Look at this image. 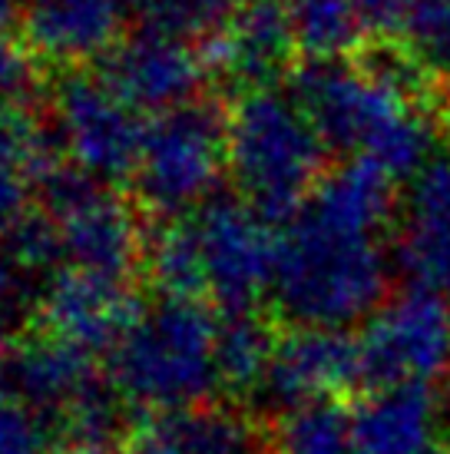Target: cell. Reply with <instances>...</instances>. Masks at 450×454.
Returning <instances> with one entry per match:
<instances>
[{
	"mask_svg": "<svg viewBox=\"0 0 450 454\" xmlns=\"http://www.w3.org/2000/svg\"><path fill=\"white\" fill-rule=\"evenodd\" d=\"M381 232L305 202L278 236L272 299L295 325H351L375 312L388 289Z\"/></svg>",
	"mask_w": 450,
	"mask_h": 454,
	"instance_id": "6da1fadb",
	"label": "cell"
},
{
	"mask_svg": "<svg viewBox=\"0 0 450 454\" xmlns=\"http://www.w3.org/2000/svg\"><path fill=\"white\" fill-rule=\"evenodd\" d=\"M215 332L219 322L209 302L159 292L150 305H139L106 352V375L126 404L152 411L209 402V395L222 388Z\"/></svg>",
	"mask_w": 450,
	"mask_h": 454,
	"instance_id": "7a4b0ae2",
	"label": "cell"
},
{
	"mask_svg": "<svg viewBox=\"0 0 450 454\" xmlns=\"http://www.w3.org/2000/svg\"><path fill=\"white\" fill-rule=\"evenodd\" d=\"M328 153L291 93L249 90L229 114V173L268 223H288L308 202Z\"/></svg>",
	"mask_w": 450,
	"mask_h": 454,
	"instance_id": "3957f363",
	"label": "cell"
},
{
	"mask_svg": "<svg viewBox=\"0 0 450 454\" xmlns=\"http://www.w3.org/2000/svg\"><path fill=\"white\" fill-rule=\"evenodd\" d=\"M229 169V114L215 103L186 100L146 123L133 186L150 213L173 219L215 196Z\"/></svg>",
	"mask_w": 450,
	"mask_h": 454,
	"instance_id": "277c9868",
	"label": "cell"
},
{
	"mask_svg": "<svg viewBox=\"0 0 450 454\" xmlns=\"http://www.w3.org/2000/svg\"><path fill=\"white\" fill-rule=\"evenodd\" d=\"M40 209L60 229L63 265L126 278L146 259V232L129 202L87 169L50 163L37 173Z\"/></svg>",
	"mask_w": 450,
	"mask_h": 454,
	"instance_id": "5b68a950",
	"label": "cell"
},
{
	"mask_svg": "<svg viewBox=\"0 0 450 454\" xmlns=\"http://www.w3.org/2000/svg\"><path fill=\"white\" fill-rule=\"evenodd\" d=\"M288 93L331 153H368L407 110L424 106L345 57H308L288 74Z\"/></svg>",
	"mask_w": 450,
	"mask_h": 454,
	"instance_id": "8992f818",
	"label": "cell"
},
{
	"mask_svg": "<svg viewBox=\"0 0 450 454\" xmlns=\"http://www.w3.org/2000/svg\"><path fill=\"white\" fill-rule=\"evenodd\" d=\"M189 215L202 265L206 302L219 312H252L275 278L278 236L249 200L209 196Z\"/></svg>",
	"mask_w": 450,
	"mask_h": 454,
	"instance_id": "52a82bcc",
	"label": "cell"
},
{
	"mask_svg": "<svg viewBox=\"0 0 450 454\" xmlns=\"http://www.w3.org/2000/svg\"><path fill=\"white\" fill-rule=\"evenodd\" d=\"M361 381L368 388L431 385L450 368V312L438 292L414 286L377 312L364 335Z\"/></svg>",
	"mask_w": 450,
	"mask_h": 454,
	"instance_id": "ba28073f",
	"label": "cell"
},
{
	"mask_svg": "<svg viewBox=\"0 0 450 454\" xmlns=\"http://www.w3.org/2000/svg\"><path fill=\"white\" fill-rule=\"evenodd\" d=\"M53 114L70 163L97 179L133 176L146 127L139 120V106L126 100L106 76H66L57 90Z\"/></svg>",
	"mask_w": 450,
	"mask_h": 454,
	"instance_id": "9c48e42d",
	"label": "cell"
},
{
	"mask_svg": "<svg viewBox=\"0 0 450 454\" xmlns=\"http://www.w3.org/2000/svg\"><path fill=\"white\" fill-rule=\"evenodd\" d=\"M361 381V348L358 339L331 325H295L275 341L262 381V398L278 411L295 404L338 398Z\"/></svg>",
	"mask_w": 450,
	"mask_h": 454,
	"instance_id": "30bf717a",
	"label": "cell"
},
{
	"mask_svg": "<svg viewBox=\"0 0 450 454\" xmlns=\"http://www.w3.org/2000/svg\"><path fill=\"white\" fill-rule=\"evenodd\" d=\"M139 305L143 302L126 289V278L60 265L47 276L37 295V325L93 355H106L133 322Z\"/></svg>",
	"mask_w": 450,
	"mask_h": 454,
	"instance_id": "8fae6325",
	"label": "cell"
},
{
	"mask_svg": "<svg viewBox=\"0 0 450 454\" xmlns=\"http://www.w3.org/2000/svg\"><path fill=\"white\" fill-rule=\"evenodd\" d=\"M100 381L103 375L97 372V355L47 328L17 335L0 352V388L24 398L34 411L50 421L53 431L60 418Z\"/></svg>",
	"mask_w": 450,
	"mask_h": 454,
	"instance_id": "7c38bea8",
	"label": "cell"
},
{
	"mask_svg": "<svg viewBox=\"0 0 450 454\" xmlns=\"http://www.w3.org/2000/svg\"><path fill=\"white\" fill-rule=\"evenodd\" d=\"M206 70V57H199L189 37L159 27H143L139 34L123 37L106 53L100 74L133 106L159 114L166 106L196 100Z\"/></svg>",
	"mask_w": 450,
	"mask_h": 454,
	"instance_id": "4fadbf2b",
	"label": "cell"
},
{
	"mask_svg": "<svg viewBox=\"0 0 450 454\" xmlns=\"http://www.w3.org/2000/svg\"><path fill=\"white\" fill-rule=\"evenodd\" d=\"M206 64L238 93L265 90L291 74L299 51L291 24L278 0H249L242 11L206 40Z\"/></svg>",
	"mask_w": 450,
	"mask_h": 454,
	"instance_id": "5bb4252c",
	"label": "cell"
},
{
	"mask_svg": "<svg viewBox=\"0 0 450 454\" xmlns=\"http://www.w3.org/2000/svg\"><path fill=\"white\" fill-rule=\"evenodd\" d=\"M262 428L225 402L156 411L126 434V454H265Z\"/></svg>",
	"mask_w": 450,
	"mask_h": 454,
	"instance_id": "9a60e30c",
	"label": "cell"
},
{
	"mask_svg": "<svg viewBox=\"0 0 450 454\" xmlns=\"http://www.w3.org/2000/svg\"><path fill=\"white\" fill-rule=\"evenodd\" d=\"M398 262L417 289L450 295V156L444 153L411 179Z\"/></svg>",
	"mask_w": 450,
	"mask_h": 454,
	"instance_id": "2e32d148",
	"label": "cell"
},
{
	"mask_svg": "<svg viewBox=\"0 0 450 454\" xmlns=\"http://www.w3.org/2000/svg\"><path fill=\"white\" fill-rule=\"evenodd\" d=\"M139 0H27L24 34L37 53L76 64L110 53L120 43L123 24Z\"/></svg>",
	"mask_w": 450,
	"mask_h": 454,
	"instance_id": "e0dca14e",
	"label": "cell"
},
{
	"mask_svg": "<svg viewBox=\"0 0 450 454\" xmlns=\"http://www.w3.org/2000/svg\"><path fill=\"white\" fill-rule=\"evenodd\" d=\"M354 454H434L438 404L427 385L375 388V395L351 411Z\"/></svg>",
	"mask_w": 450,
	"mask_h": 454,
	"instance_id": "ac0fdd59",
	"label": "cell"
},
{
	"mask_svg": "<svg viewBox=\"0 0 450 454\" xmlns=\"http://www.w3.org/2000/svg\"><path fill=\"white\" fill-rule=\"evenodd\" d=\"M275 335L262 318L252 312H222L219 332H215V365H219V385L229 395H252L262 388Z\"/></svg>",
	"mask_w": 450,
	"mask_h": 454,
	"instance_id": "d6986e66",
	"label": "cell"
},
{
	"mask_svg": "<svg viewBox=\"0 0 450 454\" xmlns=\"http://www.w3.org/2000/svg\"><path fill=\"white\" fill-rule=\"evenodd\" d=\"M299 53L305 57H351L364 43V24L354 0H278Z\"/></svg>",
	"mask_w": 450,
	"mask_h": 454,
	"instance_id": "ffe728a7",
	"label": "cell"
},
{
	"mask_svg": "<svg viewBox=\"0 0 450 454\" xmlns=\"http://www.w3.org/2000/svg\"><path fill=\"white\" fill-rule=\"evenodd\" d=\"M272 454H354V418L338 398H318L282 411Z\"/></svg>",
	"mask_w": 450,
	"mask_h": 454,
	"instance_id": "44dd1931",
	"label": "cell"
},
{
	"mask_svg": "<svg viewBox=\"0 0 450 454\" xmlns=\"http://www.w3.org/2000/svg\"><path fill=\"white\" fill-rule=\"evenodd\" d=\"M249 0H139L146 27H159L179 37H213Z\"/></svg>",
	"mask_w": 450,
	"mask_h": 454,
	"instance_id": "7402d4cb",
	"label": "cell"
},
{
	"mask_svg": "<svg viewBox=\"0 0 450 454\" xmlns=\"http://www.w3.org/2000/svg\"><path fill=\"white\" fill-rule=\"evenodd\" d=\"M57 444L47 418L13 391L0 388V454H50Z\"/></svg>",
	"mask_w": 450,
	"mask_h": 454,
	"instance_id": "603a6c76",
	"label": "cell"
},
{
	"mask_svg": "<svg viewBox=\"0 0 450 454\" xmlns=\"http://www.w3.org/2000/svg\"><path fill=\"white\" fill-rule=\"evenodd\" d=\"M404 40L444 83H450V0H421Z\"/></svg>",
	"mask_w": 450,
	"mask_h": 454,
	"instance_id": "cb8c5ba5",
	"label": "cell"
},
{
	"mask_svg": "<svg viewBox=\"0 0 450 454\" xmlns=\"http://www.w3.org/2000/svg\"><path fill=\"white\" fill-rule=\"evenodd\" d=\"M17 13H24L20 0H0V97H11L27 83V57L13 34Z\"/></svg>",
	"mask_w": 450,
	"mask_h": 454,
	"instance_id": "d4e9b609",
	"label": "cell"
},
{
	"mask_svg": "<svg viewBox=\"0 0 450 454\" xmlns=\"http://www.w3.org/2000/svg\"><path fill=\"white\" fill-rule=\"evenodd\" d=\"M368 37H404L421 0H354Z\"/></svg>",
	"mask_w": 450,
	"mask_h": 454,
	"instance_id": "484cf974",
	"label": "cell"
},
{
	"mask_svg": "<svg viewBox=\"0 0 450 454\" xmlns=\"http://www.w3.org/2000/svg\"><path fill=\"white\" fill-rule=\"evenodd\" d=\"M66 454H106V448L103 451H66Z\"/></svg>",
	"mask_w": 450,
	"mask_h": 454,
	"instance_id": "4316f807",
	"label": "cell"
},
{
	"mask_svg": "<svg viewBox=\"0 0 450 454\" xmlns=\"http://www.w3.org/2000/svg\"><path fill=\"white\" fill-rule=\"evenodd\" d=\"M447 425H450V402H447Z\"/></svg>",
	"mask_w": 450,
	"mask_h": 454,
	"instance_id": "83f0119b",
	"label": "cell"
}]
</instances>
